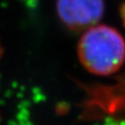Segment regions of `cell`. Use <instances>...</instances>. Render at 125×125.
<instances>
[{
  "label": "cell",
  "instance_id": "4",
  "mask_svg": "<svg viewBox=\"0 0 125 125\" xmlns=\"http://www.w3.org/2000/svg\"><path fill=\"white\" fill-rule=\"evenodd\" d=\"M0 54H1V48H0Z\"/></svg>",
  "mask_w": 125,
  "mask_h": 125
},
{
  "label": "cell",
  "instance_id": "2",
  "mask_svg": "<svg viewBox=\"0 0 125 125\" xmlns=\"http://www.w3.org/2000/svg\"><path fill=\"white\" fill-rule=\"evenodd\" d=\"M56 12L64 26L86 31L98 25L104 14V0H56Z\"/></svg>",
  "mask_w": 125,
  "mask_h": 125
},
{
  "label": "cell",
  "instance_id": "1",
  "mask_svg": "<svg viewBox=\"0 0 125 125\" xmlns=\"http://www.w3.org/2000/svg\"><path fill=\"white\" fill-rule=\"evenodd\" d=\"M83 67L97 76H110L125 63V39L113 27L95 25L84 31L77 45Z\"/></svg>",
  "mask_w": 125,
  "mask_h": 125
},
{
  "label": "cell",
  "instance_id": "3",
  "mask_svg": "<svg viewBox=\"0 0 125 125\" xmlns=\"http://www.w3.org/2000/svg\"><path fill=\"white\" fill-rule=\"evenodd\" d=\"M120 16H121L122 23L125 27V0H122V3L120 6Z\"/></svg>",
  "mask_w": 125,
  "mask_h": 125
}]
</instances>
